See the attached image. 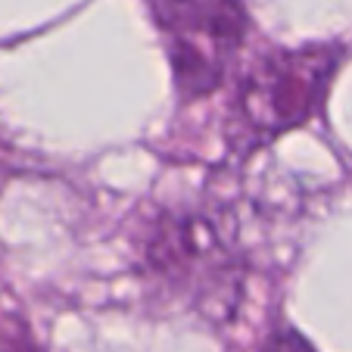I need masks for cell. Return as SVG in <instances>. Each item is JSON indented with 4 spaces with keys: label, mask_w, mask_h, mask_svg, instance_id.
Listing matches in <instances>:
<instances>
[{
    "label": "cell",
    "mask_w": 352,
    "mask_h": 352,
    "mask_svg": "<svg viewBox=\"0 0 352 352\" xmlns=\"http://www.w3.org/2000/svg\"><path fill=\"white\" fill-rule=\"evenodd\" d=\"M337 56L331 50L274 54L253 69L237 97V119L256 138L302 125L318 109Z\"/></svg>",
    "instance_id": "cell-1"
},
{
    "label": "cell",
    "mask_w": 352,
    "mask_h": 352,
    "mask_svg": "<svg viewBox=\"0 0 352 352\" xmlns=\"http://www.w3.org/2000/svg\"><path fill=\"white\" fill-rule=\"evenodd\" d=\"M168 34L175 75L184 94H206L243 41V10L237 0H156Z\"/></svg>",
    "instance_id": "cell-2"
},
{
    "label": "cell",
    "mask_w": 352,
    "mask_h": 352,
    "mask_svg": "<svg viewBox=\"0 0 352 352\" xmlns=\"http://www.w3.org/2000/svg\"><path fill=\"white\" fill-rule=\"evenodd\" d=\"M265 352H312V349H309L302 340H296V337H280V340H274Z\"/></svg>",
    "instance_id": "cell-3"
}]
</instances>
